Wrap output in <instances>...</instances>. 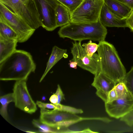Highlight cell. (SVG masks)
I'll list each match as a JSON object with an SVG mask.
<instances>
[{
	"label": "cell",
	"mask_w": 133,
	"mask_h": 133,
	"mask_svg": "<svg viewBox=\"0 0 133 133\" xmlns=\"http://www.w3.org/2000/svg\"><path fill=\"white\" fill-rule=\"evenodd\" d=\"M127 27L133 32V9L129 16L126 19Z\"/></svg>",
	"instance_id": "cell-28"
},
{
	"label": "cell",
	"mask_w": 133,
	"mask_h": 133,
	"mask_svg": "<svg viewBox=\"0 0 133 133\" xmlns=\"http://www.w3.org/2000/svg\"><path fill=\"white\" fill-rule=\"evenodd\" d=\"M49 101L53 104H57L58 102V98L57 95L55 94H53L50 97Z\"/></svg>",
	"instance_id": "cell-30"
},
{
	"label": "cell",
	"mask_w": 133,
	"mask_h": 133,
	"mask_svg": "<svg viewBox=\"0 0 133 133\" xmlns=\"http://www.w3.org/2000/svg\"><path fill=\"white\" fill-rule=\"evenodd\" d=\"M106 112L111 117L121 118L132 110L133 97L128 91L123 96L110 103H106Z\"/></svg>",
	"instance_id": "cell-11"
},
{
	"label": "cell",
	"mask_w": 133,
	"mask_h": 133,
	"mask_svg": "<svg viewBox=\"0 0 133 133\" xmlns=\"http://www.w3.org/2000/svg\"><path fill=\"white\" fill-rule=\"evenodd\" d=\"M115 88L118 98L124 96L128 91L124 83L123 82L117 83Z\"/></svg>",
	"instance_id": "cell-24"
},
{
	"label": "cell",
	"mask_w": 133,
	"mask_h": 133,
	"mask_svg": "<svg viewBox=\"0 0 133 133\" xmlns=\"http://www.w3.org/2000/svg\"><path fill=\"white\" fill-rule=\"evenodd\" d=\"M14 98L12 92L8 94L0 97L1 107L0 109V114L6 121H9L7 112V107L11 102H14Z\"/></svg>",
	"instance_id": "cell-18"
},
{
	"label": "cell",
	"mask_w": 133,
	"mask_h": 133,
	"mask_svg": "<svg viewBox=\"0 0 133 133\" xmlns=\"http://www.w3.org/2000/svg\"><path fill=\"white\" fill-rule=\"evenodd\" d=\"M32 122L33 125L40 129L42 132L51 133L61 132V130L59 128L49 126L42 123L39 120L34 119Z\"/></svg>",
	"instance_id": "cell-20"
},
{
	"label": "cell",
	"mask_w": 133,
	"mask_h": 133,
	"mask_svg": "<svg viewBox=\"0 0 133 133\" xmlns=\"http://www.w3.org/2000/svg\"><path fill=\"white\" fill-rule=\"evenodd\" d=\"M0 22L8 25L16 33L19 43L24 42L28 40L36 30L11 11L6 5L0 2Z\"/></svg>",
	"instance_id": "cell-5"
},
{
	"label": "cell",
	"mask_w": 133,
	"mask_h": 133,
	"mask_svg": "<svg viewBox=\"0 0 133 133\" xmlns=\"http://www.w3.org/2000/svg\"><path fill=\"white\" fill-rule=\"evenodd\" d=\"M104 0H83L70 14V22L90 24L99 19Z\"/></svg>",
	"instance_id": "cell-4"
},
{
	"label": "cell",
	"mask_w": 133,
	"mask_h": 133,
	"mask_svg": "<svg viewBox=\"0 0 133 133\" xmlns=\"http://www.w3.org/2000/svg\"><path fill=\"white\" fill-rule=\"evenodd\" d=\"M98 44L101 71L116 84L123 82L126 70L114 46L105 41Z\"/></svg>",
	"instance_id": "cell-2"
},
{
	"label": "cell",
	"mask_w": 133,
	"mask_h": 133,
	"mask_svg": "<svg viewBox=\"0 0 133 133\" xmlns=\"http://www.w3.org/2000/svg\"><path fill=\"white\" fill-rule=\"evenodd\" d=\"M70 63L69 64L70 67L71 68L76 69L77 65V63L75 62L71 61H70Z\"/></svg>",
	"instance_id": "cell-31"
},
{
	"label": "cell",
	"mask_w": 133,
	"mask_h": 133,
	"mask_svg": "<svg viewBox=\"0 0 133 133\" xmlns=\"http://www.w3.org/2000/svg\"><path fill=\"white\" fill-rule=\"evenodd\" d=\"M116 85L113 80L100 71L95 75L92 85L96 90V94L104 102H107L109 92Z\"/></svg>",
	"instance_id": "cell-12"
},
{
	"label": "cell",
	"mask_w": 133,
	"mask_h": 133,
	"mask_svg": "<svg viewBox=\"0 0 133 133\" xmlns=\"http://www.w3.org/2000/svg\"><path fill=\"white\" fill-rule=\"evenodd\" d=\"M56 18L57 27H62L70 22V12L66 7L60 3L56 9Z\"/></svg>",
	"instance_id": "cell-17"
},
{
	"label": "cell",
	"mask_w": 133,
	"mask_h": 133,
	"mask_svg": "<svg viewBox=\"0 0 133 133\" xmlns=\"http://www.w3.org/2000/svg\"><path fill=\"white\" fill-rule=\"evenodd\" d=\"M18 42L17 40L6 39L0 37V62L16 50Z\"/></svg>",
	"instance_id": "cell-16"
},
{
	"label": "cell",
	"mask_w": 133,
	"mask_h": 133,
	"mask_svg": "<svg viewBox=\"0 0 133 133\" xmlns=\"http://www.w3.org/2000/svg\"><path fill=\"white\" fill-rule=\"evenodd\" d=\"M107 29L99 19L92 23H69L61 27L58 32L59 36L68 38L74 41L81 42L89 39L99 42L105 41Z\"/></svg>",
	"instance_id": "cell-3"
},
{
	"label": "cell",
	"mask_w": 133,
	"mask_h": 133,
	"mask_svg": "<svg viewBox=\"0 0 133 133\" xmlns=\"http://www.w3.org/2000/svg\"><path fill=\"white\" fill-rule=\"evenodd\" d=\"M87 55L90 57H92L97 50L98 44L92 43L90 40L87 43H84L82 45Z\"/></svg>",
	"instance_id": "cell-23"
},
{
	"label": "cell",
	"mask_w": 133,
	"mask_h": 133,
	"mask_svg": "<svg viewBox=\"0 0 133 133\" xmlns=\"http://www.w3.org/2000/svg\"><path fill=\"white\" fill-rule=\"evenodd\" d=\"M67 50L61 49L56 46L52 48L51 52L47 63L44 72L41 77L39 82L43 80L51 68L62 58L68 57Z\"/></svg>",
	"instance_id": "cell-15"
},
{
	"label": "cell",
	"mask_w": 133,
	"mask_h": 133,
	"mask_svg": "<svg viewBox=\"0 0 133 133\" xmlns=\"http://www.w3.org/2000/svg\"><path fill=\"white\" fill-rule=\"evenodd\" d=\"M37 12L42 26L51 31L57 27L56 9L59 3L57 0H32Z\"/></svg>",
	"instance_id": "cell-8"
},
{
	"label": "cell",
	"mask_w": 133,
	"mask_h": 133,
	"mask_svg": "<svg viewBox=\"0 0 133 133\" xmlns=\"http://www.w3.org/2000/svg\"><path fill=\"white\" fill-rule=\"evenodd\" d=\"M121 121L124 122L128 125H133V110H132L125 116L121 118Z\"/></svg>",
	"instance_id": "cell-25"
},
{
	"label": "cell",
	"mask_w": 133,
	"mask_h": 133,
	"mask_svg": "<svg viewBox=\"0 0 133 133\" xmlns=\"http://www.w3.org/2000/svg\"><path fill=\"white\" fill-rule=\"evenodd\" d=\"M40 109L39 120L43 124L51 127H57L61 123L68 121L74 120L81 121L90 119V117H81L76 114L57 109Z\"/></svg>",
	"instance_id": "cell-10"
},
{
	"label": "cell",
	"mask_w": 133,
	"mask_h": 133,
	"mask_svg": "<svg viewBox=\"0 0 133 133\" xmlns=\"http://www.w3.org/2000/svg\"><path fill=\"white\" fill-rule=\"evenodd\" d=\"M66 7L69 10L70 14L81 4L83 0H57Z\"/></svg>",
	"instance_id": "cell-22"
},
{
	"label": "cell",
	"mask_w": 133,
	"mask_h": 133,
	"mask_svg": "<svg viewBox=\"0 0 133 133\" xmlns=\"http://www.w3.org/2000/svg\"><path fill=\"white\" fill-rule=\"evenodd\" d=\"M0 37L6 39L18 41V36L16 33L8 25L1 22H0Z\"/></svg>",
	"instance_id": "cell-19"
},
{
	"label": "cell",
	"mask_w": 133,
	"mask_h": 133,
	"mask_svg": "<svg viewBox=\"0 0 133 133\" xmlns=\"http://www.w3.org/2000/svg\"><path fill=\"white\" fill-rule=\"evenodd\" d=\"M122 3L133 9V0H115Z\"/></svg>",
	"instance_id": "cell-29"
},
{
	"label": "cell",
	"mask_w": 133,
	"mask_h": 133,
	"mask_svg": "<svg viewBox=\"0 0 133 133\" xmlns=\"http://www.w3.org/2000/svg\"><path fill=\"white\" fill-rule=\"evenodd\" d=\"M118 98V96L115 89L114 87L110 91L109 93L107 101L106 103L111 102L117 99Z\"/></svg>",
	"instance_id": "cell-26"
},
{
	"label": "cell",
	"mask_w": 133,
	"mask_h": 133,
	"mask_svg": "<svg viewBox=\"0 0 133 133\" xmlns=\"http://www.w3.org/2000/svg\"><path fill=\"white\" fill-rule=\"evenodd\" d=\"M26 81H16L13 89L14 102L16 107L26 112L32 114L37 110V104L29 92Z\"/></svg>",
	"instance_id": "cell-9"
},
{
	"label": "cell",
	"mask_w": 133,
	"mask_h": 133,
	"mask_svg": "<svg viewBox=\"0 0 133 133\" xmlns=\"http://www.w3.org/2000/svg\"><path fill=\"white\" fill-rule=\"evenodd\" d=\"M132 110H133V108H132Z\"/></svg>",
	"instance_id": "cell-32"
},
{
	"label": "cell",
	"mask_w": 133,
	"mask_h": 133,
	"mask_svg": "<svg viewBox=\"0 0 133 133\" xmlns=\"http://www.w3.org/2000/svg\"><path fill=\"white\" fill-rule=\"evenodd\" d=\"M99 19L105 27H127L126 19L121 18L115 15L104 3L102 8Z\"/></svg>",
	"instance_id": "cell-13"
},
{
	"label": "cell",
	"mask_w": 133,
	"mask_h": 133,
	"mask_svg": "<svg viewBox=\"0 0 133 133\" xmlns=\"http://www.w3.org/2000/svg\"><path fill=\"white\" fill-rule=\"evenodd\" d=\"M57 96L58 102L57 104H61V102L64 99V95L59 85L58 84L56 92L55 93Z\"/></svg>",
	"instance_id": "cell-27"
},
{
	"label": "cell",
	"mask_w": 133,
	"mask_h": 133,
	"mask_svg": "<svg viewBox=\"0 0 133 133\" xmlns=\"http://www.w3.org/2000/svg\"><path fill=\"white\" fill-rule=\"evenodd\" d=\"M32 28L42 26L34 4L32 0H0Z\"/></svg>",
	"instance_id": "cell-6"
},
{
	"label": "cell",
	"mask_w": 133,
	"mask_h": 133,
	"mask_svg": "<svg viewBox=\"0 0 133 133\" xmlns=\"http://www.w3.org/2000/svg\"><path fill=\"white\" fill-rule=\"evenodd\" d=\"M81 42L74 41L72 42L71 52L73 58L70 61L76 62L77 65L95 75L101 71L98 55L95 53L92 57L88 56Z\"/></svg>",
	"instance_id": "cell-7"
},
{
	"label": "cell",
	"mask_w": 133,
	"mask_h": 133,
	"mask_svg": "<svg viewBox=\"0 0 133 133\" xmlns=\"http://www.w3.org/2000/svg\"><path fill=\"white\" fill-rule=\"evenodd\" d=\"M104 3L112 12L122 19H126L132 10L126 5L115 0H104Z\"/></svg>",
	"instance_id": "cell-14"
},
{
	"label": "cell",
	"mask_w": 133,
	"mask_h": 133,
	"mask_svg": "<svg viewBox=\"0 0 133 133\" xmlns=\"http://www.w3.org/2000/svg\"><path fill=\"white\" fill-rule=\"evenodd\" d=\"M123 82L128 91L133 97V66L126 73Z\"/></svg>",
	"instance_id": "cell-21"
},
{
	"label": "cell",
	"mask_w": 133,
	"mask_h": 133,
	"mask_svg": "<svg viewBox=\"0 0 133 133\" xmlns=\"http://www.w3.org/2000/svg\"><path fill=\"white\" fill-rule=\"evenodd\" d=\"M36 65L30 54L16 50L0 62V79L3 81L27 80L34 72Z\"/></svg>",
	"instance_id": "cell-1"
}]
</instances>
